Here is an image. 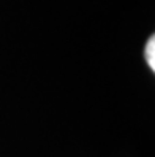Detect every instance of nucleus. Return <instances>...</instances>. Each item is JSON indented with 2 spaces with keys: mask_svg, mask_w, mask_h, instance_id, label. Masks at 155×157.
I'll return each mask as SVG.
<instances>
[{
  "mask_svg": "<svg viewBox=\"0 0 155 157\" xmlns=\"http://www.w3.org/2000/svg\"><path fill=\"white\" fill-rule=\"evenodd\" d=\"M146 60H147L150 70H155V38L150 36L147 44H146Z\"/></svg>",
  "mask_w": 155,
  "mask_h": 157,
  "instance_id": "f257e3e1",
  "label": "nucleus"
}]
</instances>
